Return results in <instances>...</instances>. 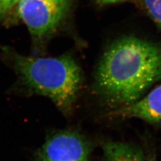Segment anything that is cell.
I'll return each instance as SVG.
<instances>
[{"label":"cell","instance_id":"cell-1","mask_svg":"<svg viewBox=\"0 0 161 161\" xmlns=\"http://www.w3.org/2000/svg\"><path fill=\"white\" fill-rule=\"evenodd\" d=\"M161 80V46L134 36L114 41L98 64L94 86L109 105L121 108L137 102Z\"/></svg>","mask_w":161,"mask_h":161},{"label":"cell","instance_id":"cell-2","mask_svg":"<svg viewBox=\"0 0 161 161\" xmlns=\"http://www.w3.org/2000/svg\"><path fill=\"white\" fill-rule=\"evenodd\" d=\"M4 54L26 92L50 98L64 115L72 112L82 84L80 67L69 55L58 58L23 56L13 49Z\"/></svg>","mask_w":161,"mask_h":161},{"label":"cell","instance_id":"cell-3","mask_svg":"<svg viewBox=\"0 0 161 161\" xmlns=\"http://www.w3.org/2000/svg\"><path fill=\"white\" fill-rule=\"evenodd\" d=\"M71 0H20L17 13L35 45L41 47L53 34L69 12Z\"/></svg>","mask_w":161,"mask_h":161},{"label":"cell","instance_id":"cell-4","mask_svg":"<svg viewBox=\"0 0 161 161\" xmlns=\"http://www.w3.org/2000/svg\"><path fill=\"white\" fill-rule=\"evenodd\" d=\"M92 146L75 131H60L50 136L37 151L38 161H92Z\"/></svg>","mask_w":161,"mask_h":161},{"label":"cell","instance_id":"cell-5","mask_svg":"<svg viewBox=\"0 0 161 161\" xmlns=\"http://www.w3.org/2000/svg\"><path fill=\"white\" fill-rule=\"evenodd\" d=\"M115 115L122 118H136L150 124L161 125V84L137 102L118 109Z\"/></svg>","mask_w":161,"mask_h":161},{"label":"cell","instance_id":"cell-6","mask_svg":"<svg viewBox=\"0 0 161 161\" xmlns=\"http://www.w3.org/2000/svg\"><path fill=\"white\" fill-rule=\"evenodd\" d=\"M104 161H146L138 146L122 142H109L102 145Z\"/></svg>","mask_w":161,"mask_h":161},{"label":"cell","instance_id":"cell-7","mask_svg":"<svg viewBox=\"0 0 161 161\" xmlns=\"http://www.w3.org/2000/svg\"><path fill=\"white\" fill-rule=\"evenodd\" d=\"M144 8L161 28V0H143Z\"/></svg>","mask_w":161,"mask_h":161},{"label":"cell","instance_id":"cell-8","mask_svg":"<svg viewBox=\"0 0 161 161\" xmlns=\"http://www.w3.org/2000/svg\"><path fill=\"white\" fill-rule=\"evenodd\" d=\"M20 0H0V22Z\"/></svg>","mask_w":161,"mask_h":161},{"label":"cell","instance_id":"cell-9","mask_svg":"<svg viewBox=\"0 0 161 161\" xmlns=\"http://www.w3.org/2000/svg\"><path fill=\"white\" fill-rule=\"evenodd\" d=\"M146 161H157L155 153L152 151L150 150L147 152V154L146 155Z\"/></svg>","mask_w":161,"mask_h":161},{"label":"cell","instance_id":"cell-10","mask_svg":"<svg viewBox=\"0 0 161 161\" xmlns=\"http://www.w3.org/2000/svg\"><path fill=\"white\" fill-rule=\"evenodd\" d=\"M98 1L102 4H111V3H115L121 1H125L127 0H97Z\"/></svg>","mask_w":161,"mask_h":161}]
</instances>
